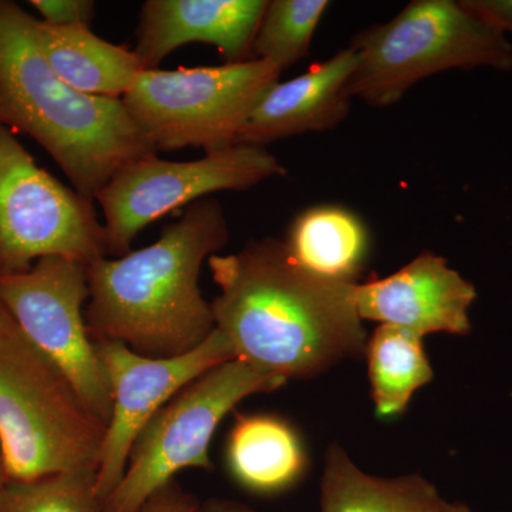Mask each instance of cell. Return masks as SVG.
<instances>
[{
  "label": "cell",
  "instance_id": "1",
  "mask_svg": "<svg viewBox=\"0 0 512 512\" xmlns=\"http://www.w3.org/2000/svg\"><path fill=\"white\" fill-rule=\"evenodd\" d=\"M220 295L215 328L235 359L279 379H309L365 356L367 333L353 301L356 284H339L296 264L284 242H249L208 259Z\"/></svg>",
  "mask_w": 512,
  "mask_h": 512
},
{
  "label": "cell",
  "instance_id": "2",
  "mask_svg": "<svg viewBox=\"0 0 512 512\" xmlns=\"http://www.w3.org/2000/svg\"><path fill=\"white\" fill-rule=\"evenodd\" d=\"M228 238L220 202L202 198L165 225L153 245L87 265L90 338L124 343L154 359L197 348L215 330L211 303L198 286L201 266Z\"/></svg>",
  "mask_w": 512,
  "mask_h": 512
},
{
  "label": "cell",
  "instance_id": "3",
  "mask_svg": "<svg viewBox=\"0 0 512 512\" xmlns=\"http://www.w3.org/2000/svg\"><path fill=\"white\" fill-rule=\"evenodd\" d=\"M33 16L0 0V126L45 148L74 190L96 200L127 165L157 156L123 100L77 92L50 67Z\"/></svg>",
  "mask_w": 512,
  "mask_h": 512
},
{
  "label": "cell",
  "instance_id": "4",
  "mask_svg": "<svg viewBox=\"0 0 512 512\" xmlns=\"http://www.w3.org/2000/svg\"><path fill=\"white\" fill-rule=\"evenodd\" d=\"M107 426L63 370L0 320V460L5 481L97 471Z\"/></svg>",
  "mask_w": 512,
  "mask_h": 512
},
{
  "label": "cell",
  "instance_id": "5",
  "mask_svg": "<svg viewBox=\"0 0 512 512\" xmlns=\"http://www.w3.org/2000/svg\"><path fill=\"white\" fill-rule=\"evenodd\" d=\"M349 47L356 55L349 96L376 109L447 70L512 69L505 33L454 0H414L384 25L357 33Z\"/></svg>",
  "mask_w": 512,
  "mask_h": 512
},
{
  "label": "cell",
  "instance_id": "6",
  "mask_svg": "<svg viewBox=\"0 0 512 512\" xmlns=\"http://www.w3.org/2000/svg\"><path fill=\"white\" fill-rule=\"evenodd\" d=\"M281 70L268 60L177 70H143L123 97L138 130L157 151L237 146L238 136Z\"/></svg>",
  "mask_w": 512,
  "mask_h": 512
},
{
  "label": "cell",
  "instance_id": "7",
  "mask_svg": "<svg viewBox=\"0 0 512 512\" xmlns=\"http://www.w3.org/2000/svg\"><path fill=\"white\" fill-rule=\"evenodd\" d=\"M285 383L239 359L195 379L141 431L104 512H137L181 470H211L210 444L224 417L247 397L275 392Z\"/></svg>",
  "mask_w": 512,
  "mask_h": 512
},
{
  "label": "cell",
  "instance_id": "8",
  "mask_svg": "<svg viewBox=\"0 0 512 512\" xmlns=\"http://www.w3.org/2000/svg\"><path fill=\"white\" fill-rule=\"evenodd\" d=\"M107 255L92 200L39 167L0 126V276L22 274L47 256L90 265Z\"/></svg>",
  "mask_w": 512,
  "mask_h": 512
},
{
  "label": "cell",
  "instance_id": "9",
  "mask_svg": "<svg viewBox=\"0 0 512 512\" xmlns=\"http://www.w3.org/2000/svg\"><path fill=\"white\" fill-rule=\"evenodd\" d=\"M285 174L265 147L244 144L195 161L154 156L127 165L96 197L106 221L107 252L114 258L128 254L141 229L212 192L245 191Z\"/></svg>",
  "mask_w": 512,
  "mask_h": 512
},
{
  "label": "cell",
  "instance_id": "10",
  "mask_svg": "<svg viewBox=\"0 0 512 512\" xmlns=\"http://www.w3.org/2000/svg\"><path fill=\"white\" fill-rule=\"evenodd\" d=\"M87 265L63 256L39 259L29 271L0 276V301L10 318L53 360L104 424L111 417L110 383L87 330Z\"/></svg>",
  "mask_w": 512,
  "mask_h": 512
},
{
  "label": "cell",
  "instance_id": "11",
  "mask_svg": "<svg viewBox=\"0 0 512 512\" xmlns=\"http://www.w3.org/2000/svg\"><path fill=\"white\" fill-rule=\"evenodd\" d=\"M94 346L106 370L113 403L96 471V494L104 503L126 473L131 448L148 421L188 384L235 356L217 328L191 352L167 359L138 355L114 340L94 342Z\"/></svg>",
  "mask_w": 512,
  "mask_h": 512
},
{
  "label": "cell",
  "instance_id": "12",
  "mask_svg": "<svg viewBox=\"0 0 512 512\" xmlns=\"http://www.w3.org/2000/svg\"><path fill=\"white\" fill-rule=\"evenodd\" d=\"M476 298L474 285L433 252H423L386 278L353 288L360 319L399 326L423 339L431 333L468 335V312Z\"/></svg>",
  "mask_w": 512,
  "mask_h": 512
},
{
  "label": "cell",
  "instance_id": "13",
  "mask_svg": "<svg viewBox=\"0 0 512 512\" xmlns=\"http://www.w3.org/2000/svg\"><path fill=\"white\" fill-rule=\"evenodd\" d=\"M266 0H148L141 9L137 46L144 70L187 43L217 47L228 63L251 60Z\"/></svg>",
  "mask_w": 512,
  "mask_h": 512
},
{
  "label": "cell",
  "instance_id": "14",
  "mask_svg": "<svg viewBox=\"0 0 512 512\" xmlns=\"http://www.w3.org/2000/svg\"><path fill=\"white\" fill-rule=\"evenodd\" d=\"M355 67V52L346 47L301 76L276 83L242 127L237 144L265 147L284 138L338 127L350 111L348 83Z\"/></svg>",
  "mask_w": 512,
  "mask_h": 512
},
{
  "label": "cell",
  "instance_id": "15",
  "mask_svg": "<svg viewBox=\"0 0 512 512\" xmlns=\"http://www.w3.org/2000/svg\"><path fill=\"white\" fill-rule=\"evenodd\" d=\"M33 32L50 67L77 92L121 100L144 70L134 52L90 28H59L35 18Z\"/></svg>",
  "mask_w": 512,
  "mask_h": 512
},
{
  "label": "cell",
  "instance_id": "16",
  "mask_svg": "<svg viewBox=\"0 0 512 512\" xmlns=\"http://www.w3.org/2000/svg\"><path fill=\"white\" fill-rule=\"evenodd\" d=\"M227 461L232 477L259 494L286 490L299 480L306 466L296 431L285 420L268 414L235 413Z\"/></svg>",
  "mask_w": 512,
  "mask_h": 512
},
{
  "label": "cell",
  "instance_id": "17",
  "mask_svg": "<svg viewBox=\"0 0 512 512\" xmlns=\"http://www.w3.org/2000/svg\"><path fill=\"white\" fill-rule=\"evenodd\" d=\"M284 244L293 261L306 271L352 285L359 284L369 235L355 212L338 205H318L293 220Z\"/></svg>",
  "mask_w": 512,
  "mask_h": 512
},
{
  "label": "cell",
  "instance_id": "18",
  "mask_svg": "<svg viewBox=\"0 0 512 512\" xmlns=\"http://www.w3.org/2000/svg\"><path fill=\"white\" fill-rule=\"evenodd\" d=\"M443 501L436 485L412 476L379 478L363 473L333 444L320 483L322 512H433Z\"/></svg>",
  "mask_w": 512,
  "mask_h": 512
},
{
  "label": "cell",
  "instance_id": "19",
  "mask_svg": "<svg viewBox=\"0 0 512 512\" xmlns=\"http://www.w3.org/2000/svg\"><path fill=\"white\" fill-rule=\"evenodd\" d=\"M365 356L379 417L402 414L413 394L434 377L423 338L399 326L380 325L367 339Z\"/></svg>",
  "mask_w": 512,
  "mask_h": 512
},
{
  "label": "cell",
  "instance_id": "20",
  "mask_svg": "<svg viewBox=\"0 0 512 512\" xmlns=\"http://www.w3.org/2000/svg\"><path fill=\"white\" fill-rule=\"evenodd\" d=\"M328 0H272L252 43L251 60H268L284 72L309 55Z\"/></svg>",
  "mask_w": 512,
  "mask_h": 512
},
{
  "label": "cell",
  "instance_id": "21",
  "mask_svg": "<svg viewBox=\"0 0 512 512\" xmlns=\"http://www.w3.org/2000/svg\"><path fill=\"white\" fill-rule=\"evenodd\" d=\"M0 512H104L96 471H70L32 481H3Z\"/></svg>",
  "mask_w": 512,
  "mask_h": 512
},
{
  "label": "cell",
  "instance_id": "22",
  "mask_svg": "<svg viewBox=\"0 0 512 512\" xmlns=\"http://www.w3.org/2000/svg\"><path fill=\"white\" fill-rule=\"evenodd\" d=\"M42 22L59 28H90L94 18L92 0H32Z\"/></svg>",
  "mask_w": 512,
  "mask_h": 512
},
{
  "label": "cell",
  "instance_id": "23",
  "mask_svg": "<svg viewBox=\"0 0 512 512\" xmlns=\"http://www.w3.org/2000/svg\"><path fill=\"white\" fill-rule=\"evenodd\" d=\"M200 507L197 498L174 480L151 495L137 512H200Z\"/></svg>",
  "mask_w": 512,
  "mask_h": 512
},
{
  "label": "cell",
  "instance_id": "24",
  "mask_svg": "<svg viewBox=\"0 0 512 512\" xmlns=\"http://www.w3.org/2000/svg\"><path fill=\"white\" fill-rule=\"evenodd\" d=\"M461 3L501 32L512 33V0H461Z\"/></svg>",
  "mask_w": 512,
  "mask_h": 512
},
{
  "label": "cell",
  "instance_id": "25",
  "mask_svg": "<svg viewBox=\"0 0 512 512\" xmlns=\"http://www.w3.org/2000/svg\"><path fill=\"white\" fill-rule=\"evenodd\" d=\"M200 512H256L247 507V505L235 503V501L220 500L212 498L207 503L202 504Z\"/></svg>",
  "mask_w": 512,
  "mask_h": 512
},
{
  "label": "cell",
  "instance_id": "26",
  "mask_svg": "<svg viewBox=\"0 0 512 512\" xmlns=\"http://www.w3.org/2000/svg\"><path fill=\"white\" fill-rule=\"evenodd\" d=\"M433 512H474L466 504L461 503H448V501H441L439 507Z\"/></svg>",
  "mask_w": 512,
  "mask_h": 512
},
{
  "label": "cell",
  "instance_id": "27",
  "mask_svg": "<svg viewBox=\"0 0 512 512\" xmlns=\"http://www.w3.org/2000/svg\"><path fill=\"white\" fill-rule=\"evenodd\" d=\"M6 315H8V311H6L5 306H3L2 301H0V320L5 318Z\"/></svg>",
  "mask_w": 512,
  "mask_h": 512
},
{
  "label": "cell",
  "instance_id": "28",
  "mask_svg": "<svg viewBox=\"0 0 512 512\" xmlns=\"http://www.w3.org/2000/svg\"><path fill=\"white\" fill-rule=\"evenodd\" d=\"M3 481H5V477H3L2 460H0V487H2Z\"/></svg>",
  "mask_w": 512,
  "mask_h": 512
}]
</instances>
